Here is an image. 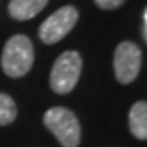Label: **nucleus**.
<instances>
[{"label": "nucleus", "mask_w": 147, "mask_h": 147, "mask_svg": "<svg viewBox=\"0 0 147 147\" xmlns=\"http://www.w3.org/2000/svg\"><path fill=\"white\" fill-rule=\"evenodd\" d=\"M18 115L14 99L5 92H0V126L11 124Z\"/></svg>", "instance_id": "obj_8"}, {"label": "nucleus", "mask_w": 147, "mask_h": 147, "mask_svg": "<svg viewBox=\"0 0 147 147\" xmlns=\"http://www.w3.org/2000/svg\"><path fill=\"white\" fill-rule=\"evenodd\" d=\"M43 122L62 144V147H78L82 138V128L76 115L71 110L62 107H53L45 113Z\"/></svg>", "instance_id": "obj_2"}, {"label": "nucleus", "mask_w": 147, "mask_h": 147, "mask_svg": "<svg viewBox=\"0 0 147 147\" xmlns=\"http://www.w3.org/2000/svg\"><path fill=\"white\" fill-rule=\"evenodd\" d=\"M140 66H142V51L138 45H135L133 41H122L115 48L113 55V71L117 82L124 83V85L135 82V78L140 73Z\"/></svg>", "instance_id": "obj_5"}, {"label": "nucleus", "mask_w": 147, "mask_h": 147, "mask_svg": "<svg viewBox=\"0 0 147 147\" xmlns=\"http://www.w3.org/2000/svg\"><path fill=\"white\" fill-rule=\"evenodd\" d=\"M78 9L73 5H64L51 16H48L39 27V39L45 45H55L64 39L78 22Z\"/></svg>", "instance_id": "obj_4"}, {"label": "nucleus", "mask_w": 147, "mask_h": 147, "mask_svg": "<svg viewBox=\"0 0 147 147\" xmlns=\"http://www.w3.org/2000/svg\"><path fill=\"white\" fill-rule=\"evenodd\" d=\"M48 2L50 0H9L7 11L13 20L25 22V20H32L34 16H37L48 5Z\"/></svg>", "instance_id": "obj_6"}, {"label": "nucleus", "mask_w": 147, "mask_h": 147, "mask_svg": "<svg viewBox=\"0 0 147 147\" xmlns=\"http://www.w3.org/2000/svg\"><path fill=\"white\" fill-rule=\"evenodd\" d=\"M129 129L135 138H147V103L136 101L129 110Z\"/></svg>", "instance_id": "obj_7"}, {"label": "nucleus", "mask_w": 147, "mask_h": 147, "mask_svg": "<svg viewBox=\"0 0 147 147\" xmlns=\"http://www.w3.org/2000/svg\"><path fill=\"white\" fill-rule=\"evenodd\" d=\"M82 73V57L78 51L67 50L55 60L50 73V87L57 94H67L76 87Z\"/></svg>", "instance_id": "obj_3"}, {"label": "nucleus", "mask_w": 147, "mask_h": 147, "mask_svg": "<svg viewBox=\"0 0 147 147\" xmlns=\"http://www.w3.org/2000/svg\"><path fill=\"white\" fill-rule=\"evenodd\" d=\"M142 37H144V41L147 39V11L145 9L142 13Z\"/></svg>", "instance_id": "obj_10"}, {"label": "nucleus", "mask_w": 147, "mask_h": 147, "mask_svg": "<svg viewBox=\"0 0 147 147\" xmlns=\"http://www.w3.org/2000/svg\"><path fill=\"white\" fill-rule=\"evenodd\" d=\"M34 64V46L32 41L23 34H16L7 43L2 51V69L11 78H22L30 71Z\"/></svg>", "instance_id": "obj_1"}, {"label": "nucleus", "mask_w": 147, "mask_h": 147, "mask_svg": "<svg viewBox=\"0 0 147 147\" xmlns=\"http://www.w3.org/2000/svg\"><path fill=\"white\" fill-rule=\"evenodd\" d=\"M124 2H126V0H94V4H96L98 7H101V9H105V11L117 9V7H121Z\"/></svg>", "instance_id": "obj_9"}]
</instances>
